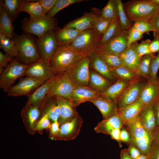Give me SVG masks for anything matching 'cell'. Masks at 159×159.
Here are the masks:
<instances>
[{"instance_id": "cell-1", "label": "cell", "mask_w": 159, "mask_h": 159, "mask_svg": "<svg viewBox=\"0 0 159 159\" xmlns=\"http://www.w3.org/2000/svg\"><path fill=\"white\" fill-rule=\"evenodd\" d=\"M87 57L73 50L68 45L58 44L49 65L56 74L66 71L79 60Z\"/></svg>"}, {"instance_id": "cell-2", "label": "cell", "mask_w": 159, "mask_h": 159, "mask_svg": "<svg viewBox=\"0 0 159 159\" xmlns=\"http://www.w3.org/2000/svg\"><path fill=\"white\" fill-rule=\"evenodd\" d=\"M125 11L131 22L137 21H149L159 12V7L152 0H132L123 4Z\"/></svg>"}, {"instance_id": "cell-3", "label": "cell", "mask_w": 159, "mask_h": 159, "mask_svg": "<svg viewBox=\"0 0 159 159\" xmlns=\"http://www.w3.org/2000/svg\"><path fill=\"white\" fill-rule=\"evenodd\" d=\"M13 38L18 50L17 58L21 63L30 65L41 59L36 42L29 34L24 33L20 35L14 33Z\"/></svg>"}, {"instance_id": "cell-4", "label": "cell", "mask_w": 159, "mask_h": 159, "mask_svg": "<svg viewBox=\"0 0 159 159\" xmlns=\"http://www.w3.org/2000/svg\"><path fill=\"white\" fill-rule=\"evenodd\" d=\"M102 36L92 28L83 31L69 45L74 51L86 56H90L97 48Z\"/></svg>"}, {"instance_id": "cell-5", "label": "cell", "mask_w": 159, "mask_h": 159, "mask_svg": "<svg viewBox=\"0 0 159 159\" xmlns=\"http://www.w3.org/2000/svg\"><path fill=\"white\" fill-rule=\"evenodd\" d=\"M125 126L130 134L131 142L142 154L147 155L153 143L151 134L143 127L138 117Z\"/></svg>"}, {"instance_id": "cell-6", "label": "cell", "mask_w": 159, "mask_h": 159, "mask_svg": "<svg viewBox=\"0 0 159 159\" xmlns=\"http://www.w3.org/2000/svg\"><path fill=\"white\" fill-rule=\"evenodd\" d=\"M21 28L24 33L35 35L38 38L41 37L48 31L54 30L57 27L56 19L46 15L35 20L26 18L21 21Z\"/></svg>"}, {"instance_id": "cell-7", "label": "cell", "mask_w": 159, "mask_h": 159, "mask_svg": "<svg viewBox=\"0 0 159 159\" xmlns=\"http://www.w3.org/2000/svg\"><path fill=\"white\" fill-rule=\"evenodd\" d=\"M29 65L21 63L17 58H14L0 74V88L7 93L17 79L25 75Z\"/></svg>"}, {"instance_id": "cell-8", "label": "cell", "mask_w": 159, "mask_h": 159, "mask_svg": "<svg viewBox=\"0 0 159 159\" xmlns=\"http://www.w3.org/2000/svg\"><path fill=\"white\" fill-rule=\"evenodd\" d=\"M90 62V56L86 57L65 71L74 85L89 86Z\"/></svg>"}, {"instance_id": "cell-9", "label": "cell", "mask_w": 159, "mask_h": 159, "mask_svg": "<svg viewBox=\"0 0 159 159\" xmlns=\"http://www.w3.org/2000/svg\"><path fill=\"white\" fill-rule=\"evenodd\" d=\"M148 81L146 79L141 76H138L130 82L118 100V108L132 104L138 100Z\"/></svg>"}, {"instance_id": "cell-10", "label": "cell", "mask_w": 159, "mask_h": 159, "mask_svg": "<svg viewBox=\"0 0 159 159\" xmlns=\"http://www.w3.org/2000/svg\"><path fill=\"white\" fill-rule=\"evenodd\" d=\"M41 59L48 65L58 46V42L54 30L47 32L36 42Z\"/></svg>"}, {"instance_id": "cell-11", "label": "cell", "mask_w": 159, "mask_h": 159, "mask_svg": "<svg viewBox=\"0 0 159 159\" xmlns=\"http://www.w3.org/2000/svg\"><path fill=\"white\" fill-rule=\"evenodd\" d=\"M74 85L65 72L59 74L46 96L69 99L74 89Z\"/></svg>"}, {"instance_id": "cell-12", "label": "cell", "mask_w": 159, "mask_h": 159, "mask_svg": "<svg viewBox=\"0 0 159 159\" xmlns=\"http://www.w3.org/2000/svg\"><path fill=\"white\" fill-rule=\"evenodd\" d=\"M45 82L33 77L26 76L21 78L16 85L8 91V96H28Z\"/></svg>"}, {"instance_id": "cell-13", "label": "cell", "mask_w": 159, "mask_h": 159, "mask_svg": "<svg viewBox=\"0 0 159 159\" xmlns=\"http://www.w3.org/2000/svg\"><path fill=\"white\" fill-rule=\"evenodd\" d=\"M83 122L81 117L78 114L69 121L61 125L55 140H70L78 135Z\"/></svg>"}, {"instance_id": "cell-14", "label": "cell", "mask_w": 159, "mask_h": 159, "mask_svg": "<svg viewBox=\"0 0 159 159\" xmlns=\"http://www.w3.org/2000/svg\"><path fill=\"white\" fill-rule=\"evenodd\" d=\"M57 75L50 66L41 59L29 65L25 72V75L45 82L53 76Z\"/></svg>"}, {"instance_id": "cell-15", "label": "cell", "mask_w": 159, "mask_h": 159, "mask_svg": "<svg viewBox=\"0 0 159 159\" xmlns=\"http://www.w3.org/2000/svg\"><path fill=\"white\" fill-rule=\"evenodd\" d=\"M128 31L129 29L121 30L110 42L97 49L119 56L128 47Z\"/></svg>"}, {"instance_id": "cell-16", "label": "cell", "mask_w": 159, "mask_h": 159, "mask_svg": "<svg viewBox=\"0 0 159 159\" xmlns=\"http://www.w3.org/2000/svg\"><path fill=\"white\" fill-rule=\"evenodd\" d=\"M100 94L90 86L75 85L68 99L75 107L86 101H89L100 96Z\"/></svg>"}, {"instance_id": "cell-17", "label": "cell", "mask_w": 159, "mask_h": 159, "mask_svg": "<svg viewBox=\"0 0 159 159\" xmlns=\"http://www.w3.org/2000/svg\"><path fill=\"white\" fill-rule=\"evenodd\" d=\"M138 44L137 41L133 43L119 55L122 66L135 72L142 57L137 51Z\"/></svg>"}, {"instance_id": "cell-18", "label": "cell", "mask_w": 159, "mask_h": 159, "mask_svg": "<svg viewBox=\"0 0 159 159\" xmlns=\"http://www.w3.org/2000/svg\"><path fill=\"white\" fill-rule=\"evenodd\" d=\"M59 74L55 75L28 95L27 104L40 105Z\"/></svg>"}, {"instance_id": "cell-19", "label": "cell", "mask_w": 159, "mask_h": 159, "mask_svg": "<svg viewBox=\"0 0 159 159\" xmlns=\"http://www.w3.org/2000/svg\"><path fill=\"white\" fill-rule=\"evenodd\" d=\"M144 105L138 100L132 104L118 108V114L124 125L126 126L137 119Z\"/></svg>"}, {"instance_id": "cell-20", "label": "cell", "mask_w": 159, "mask_h": 159, "mask_svg": "<svg viewBox=\"0 0 159 159\" xmlns=\"http://www.w3.org/2000/svg\"><path fill=\"white\" fill-rule=\"evenodd\" d=\"M100 10L93 8L90 12L70 21L63 28H72L81 31L92 28L95 18Z\"/></svg>"}, {"instance_id": "cell-21", "label": "cell", "mask_w": 159, "mask_h": 159, "mask_svg": "<svg viewBox=\"0 0 159 159\" xmlns=\"http://www.w3.org/2000/svg\"><path fill=\"white\" fill-rule=\"evenodd\" d=\"M155 102L144 105L138 117L143 127L150 133L157 126L154 107Z\"/></svg>"}, {"instance_id": "cell-22", "label": "cell", "mask_w": 159, "mask_h": 159, "mask_svg": "<svg viewBox=\"0 0 159 159\" xmlns=\"http://www.w3.org/2000/svg\"><path fill=\"white\" fill-rule=\"evenodd\" d=\"M90 101L98 108L103 119H108L118 114V100H110L100 96Z\"/></svg>"}, {"instance_id": "cell-23", "label": "cell", "mask_w": 159, "mask_h": 159, "mask_svg": "<svg viewBox=\"0 0 159 159\" xmlns=\"http://www.w3.org/2000/svg\"><path fill=\"white\" fill-rule=\"evenodd\" d=\"M90 56V67L113 83H114L117 79L114 75L111 69L102 59L95 52Z\"/></svg>"}, {"instance_id": "cell-24", "label": "cell", "mask_w": 159, "mask_h": 159, "mask_svg": "<svg viewBox=\"0 0 159 159\" xmlns=\"http://www.w3.org/2000/svg\"><path fill=\"white\" fill-rule=\"evenodd\" d=\"M60 110L58 122L60 125L71 120L78 114L75 107L68 99L55 97Z\"/></svg>"}, {"instance_id": "cell-25", "label": "cell", "mask_w": 159, "mask_h": 159, "mask_svg": "<svg viewBox=\"0 0 159 159\" xmlns=\"http://www.w3.org/2000/svg\"><path fill=\"white\" fill-rule=\"evenodd\" d=\"M124 125L118 114L108 119H103L98 123L94 130L97 133L109 135L112 130L116 128L122 129Z\"/></svg>"}, {"instance_id": "cell-26", "label": "cell", "mask_w": 159, "mask_h": 159, "mask_svg": "<svg viewBox=\"0 0 159 159\" xmlns=\"http://www.w3.org/2000/svg\"><path fill=\"white\" fill-rule=\"evenodd\" d=\"M130 82L117 79L100 96L110 100H118L129 85Z\"/></svg>"}, {"instance_id": "cell-27", "label": "cell", "mask_w": 159, "mask_h": 159, "mask_svg": "<svg viewBox=\"0 0 159 159\" xmlns=\"http://www.w3.org/2000/svg\"><path fill=\"white\" fill-rule=\"evenodd\" d=\"M113 83L93 69L90 70L89 86L99 93L104 92Z\"/></svg>"}, {"instance_id": "cell-28", "label": "cell", "mask_w": 159, "mask_h": 159, "mask_svg": "<svg viewBox=\"0 0 159 159\" xmlns=\"http://www.w3.org/2000/svg\"><path fill=\"white\" fill-rule=\"evenodd\" d=\"M83 31L72 28H61L57 26L54 30L58 44L68 45L72 43Z\"/></svg>"}, {"instance_id": "cell-29", "label": "cell", "mask_w": 159, "mask_h": 159, "mask_svg": "<svg viewBox=\"0 0 159 159\" xmlns=\"http://www.w3.org/2000/svg\"><path fill=\"white\" fill-rule=\"evenodd\" d=\"M159 98V89L157 81L156 82L148 81L138 100L145 105L155 101Z\"/></svg>"}, {"instance_id": "cell-30", "label": "cell", "mask_w": 159, "mask_h": 159, "mask_svg": "<svg viewBox=\"0 0 159 159\" xmlns=\"http://www.w3.org/2000/svg\"><path fill=\"white\" fill-rule=\"evenodd\" d=\"M25 11L30 15V19L35 20L42 18L45 15L40 4L37 0H26L20 9V11Z\"/></svg>"}, {"instance_id": "cell-31", "label": "cell", "mask_w": 159, "mask_h": 159, "mask_svg": "<svg viewBox=\"0 0 159 159\" xmlns=\"http://www.w3.org/2000/svg\"><path fill=\"white\" fill-rule=\"evenodd\" d=\"M11 18L4 7L0 4V33L12 39L15 33Z\"/></svg>"}, {"instance_id": "cell-32", "label": "cell", "mask_w": 159, "mask_h": 159, "mask_svg": "<svg viewBox=\"0 0 159 159\" xmlns=\"http://www.w3.org/2000/svg\"><path fill=\"white\" fill-rule=\"evenodd\" d=\"M121 31L119 17L113 20L110 26L103 35L97 48L108 43L118 35Z\"/></svg>"}, {"instance_id": "cell-33", "label": "cell", "mask_w": 159, "mask_h": 159, "mask_svg": "<svg viewBox=\"0 0 159 159\" xmlns=\"http://www.w3.org/2000/svg\"><path fill=\"white\" fill-rule=\"evenodd\" d=\"M26 0H3L0 4L5 9L12 21L17 18L20 11V9Z\"/></svg>"}, {"instance_id": "cell-34", "label": "cell", "mask_w": 159, "mask_h": 159, "mask_svg": "<svg viewBox=\"0 0 159 159\" xmlns=\"http://www.w3.org/2000/svg\"><path fill=\"white\" fill-rule=\"evenodd\" d=\"M42 110L40 105L27 104L21 112L23 117L26 118L30 127L33 128L36 122L38 119Z\"/></svg>"}, {"instance_id": "cell-35", "label": "cell", "mask_w": 159, "mask_h": 159, "mask_svg": "<svg viewBox=\"0 0 159 159\" xmlns=\"http://www.w3.org/2000/svg\"><path fill=\"white\" fill-rule=\"evenodd\" d=\"M0 47L10 55L15 58L18 57V50L14 40L0 33Z\"/></svg>"}, {"instance_id": "cell-36", "label": "cell", "mask_w": 159, "mask_h": 159, "mask_svg": "<svg viewBox=\"0 0 159 159\" xmlns=\"http://www.w3.org/2000/svg\"><path fill=\"white\" fill-rule=\"evenodd\" d=\"M112 20L103 17L100 14V10L95 18L92 28L98 34L103 36L110 26Z\"/></svg>"}, {"instance_id": "cell-37", "label": "cell", "mask_w": 159, "mask_h": 159, "mask_svg": "<svg viewBox=\"0 0 159 159\" xmlns=\"http://www.w3.org/2000/svg\"><path fill=\"white\" fill-rule=\"evenodd\" d=\"M111 69L117 79H120L127 82H130L138 76L135 71L122 66Z\"/></svg>"}, {"instance_id": "cell-38", "label": "cell", "mask_w": 159, "mask_h": 159, "mask_svg": "<svg viewBox=\"0 0 159 159\" xmlns=\"http://www.w3.org/2000/svg\"><path fill=\"white\" fill-rule=\"evenodd\" d=\"M110 68L122 66L119 56L97 49L95 52Z\"/></svg>"}, {"instance_id": "cell-39", "label": "cell", "mask_w": 159, "mask_h": 159, "mask_svg": "<svg viewBox=\"0 0 159 159\" xmlns=\"http://www.w3.org/2000/svg\"><path fill=\"white\" fill-rule=\"evenodd\" d=\"M154 55H146L142 58L140 63L135 72L138 76H141L149 80L151 60Z\"/></svg>"}, {"instance_id": "cell-40", "label": "cell", "mask_w": 159, "mask_h": 159, "mask_svg": "<svg viewBox=\"0 0 159 159\" xmlns=\"http://www.w3.org/2000/svg\"><path fill=\"white\" fill-rule=\"evenodd\" d=\"M100 14L103 17L111 20L118 18L116 0H109L106 6L100 10Z\"/></svg>"}, {"instance_id": "cell-41", "label": "cell", "mask_w": 159, "mask_h": 159, "mask_svg": "<svg viewBox=\"0 0 159 159\" xmlns=\"http://www.w3.org/2000/svg\"><path fill=\"white\" fill-rule=\"evenodd\" d=\"M87 1L88 0H57L53 8L46 15L51 18H54L57 13L66 7L74 4Z\"/></svg>"}, {"instance_id": "cell-42", "label": "cell", "mask_w": 159, "mask_h": 159, "mask_svg": "<svg viewBox=\"0 0 159 159\" xmlns=\"http://www.w3.org/2000/svg\"><path fill=\"white\" fill-rule=\"evenodd\" d=\"M118 9V17L121 30L129 29L132 25L127 18L121 0H116Z\"/></svg>"}, {"instance_id": "cell-43", "label": "cell", "mask_w": 159, "mask_h": 159, "mask_svg": "<svg viewBox=\"0 0 159 159\" xmlns=\"http://www.w3.org/2000/svg\"><path fill=\"white\" fill-rule=\"evenodd\" d=\"M159 69V52L152 57L150 63V71L148 81L151 82H157L159 78L157 73Z\"/></svg>"}, {"instance_id": "cell-44", "label": "cell", "mask_w": 159, "mask_h": 159, "mask_svg": "<svg viewBox=\"0 0 159 159\" xmlns=\"http://www.w3.org/2000/svg\"><path fill=\"white\" fill-rule=\"evenodd\" d=\"M143 33L149 34L150 32H156L155 28L149 21L139 20L134 22L132 27Z\"/></svg>"}, {"instance_id": "cell-45", "label": "cell", "mask_w": 159, "mask_h": 159, "mask_svg": "<svg viewBox=\"0 0 159 159\" xmlns=\"http://www.w3.org/2000/svg\"><path fill=\"white\" fill-rule=\"evenodd\" d=\"M151 40L149 39L142 41L141 43L138 44L137 47V51L139 55L141 57L145 55H153L150 52V45Z\"/></svg>"}, {"instance_id": "cell-46", "label": "cell", "mask_w": 159, "mask_h": 159, "mask_svg": "<svg viewBox=\"0 0 159 159\" xmlns=\"http://www.w3.org/2000/svg\"><path fill=\"white\" fill-rule=\"evenodd\" d=\"M143 33L131 27L129 29L128 36V47L133 43L143 37Z\"/></svg>"}, {"instance_id": "cell-47", "label": "cell", "mask_w": 159, "mask_h": 159, "mask_svg": "<svg viewBox=\"0 0 159 159\" xmlns=\"http://www.w3.org/2000/svg\"><path fill=\"white\" fill-rule=\"evenodd\" d=\"M51 125L48 114L46 112H44L42 116L36 125L35 129L37 130H40L49 128Z\"/></svg>"}, {"instance_id": "cell-48", "label": "cell", "mask_w": 159, "mask_h": 159, "mask_svg": "<svg viewBox=\"0 0 159 159\" xmlns=\"http://www.w3.org/2000/svg\"><path fill=\"white\" fill-rule=\"evenodd\" d=\"M37 1L40 4L44 14L46 15L53 8L57 0H38Z\"/></svg>"}, {"instance_id": "cell-49", "label": "cell", "mask_w": 159, "mask_h": 159, "mask_svg": "<svg viewBox=\"0 0 159 159\" xmlns=\"http://www.w3.org/2000/svg\"><path fill=\"white\" fill-rule=\"evenodd\" d=\"M153 32L154 39L150 45V51L153 54L159 52V34L156 32Z\"/></svg>"}, {"instance_id": "cell-50", "label": "cell", "mask_w": 159, "mask_h": 159, "mask_svg": "<svg viewBox=\"0 0 159 159\" xmlns=\"http://www.w3.org/2000/svg\"><path fill=\"white\" fill-rule=\"evenodd\" d=\"M14 57L6 53L4 54L0 52V66L6 68L14 59Z\"/></svg>"}, {"instance_id": "cell-51", "label": "cell", "mask_w": 159, "mask_h": 159, "mask_svg": "<svg viewBox=\"0 0 159 159\" xmlns=\"http://www.w3.org/2000/svg\"><path fill=\"white\" fill-rule=\"evenodd\" d=\"M148 156L150 159H159V145L153 142Z\"/></svg>"}, {"instance_id": "cell-52", "label": "cell", "mask_w": 159, "mask_h": 159, "mask_svg": "<svg viewBox=\"0 0 159 159\" xmlns=\"http://www.w3.org/2000/svg\"><path fill=\"white\" fill-rule=\"evenodd\" d=\"M129 143V146L127 149V150L132 158L133 159H136L142 153L131 142Z\"/></svg>"}, {"instance_id": "cell-53", "label": "cell", "mask_w": 159, "mask_h": 159, "mask_svg": "<svg viewBox=\"0 0 159 159\" xmlns=\"http://www.w3.org/2000/svg\"><path fill=\"white\" fill-rule=\"evenodd\" d=\"M60 125L58 121L54 122L51 124L49 128L50 137L51 138L54 139L59 133Z\"/></svg>"}, {"instance_id": "cell-54", "label": "cell", "mask_w": 159, "mask_h": 159, "mask_svg": "<svg viewBox=\"0 0 159 159\" xmlns=\"http://www.w3.org/2000/svg\"><path fill=\"white\" fill-rule=\"evenodd\" d=\"M120 139L121 142L130 143L131 142V138L130 134L127 130L122 128L120 132Z\"/></svg>"}, {"instance_id": "cell-55", "label": "cell", "mask_w": 159, "mask_h": 159, "mask_svg": "<svg viewBox=\"0 0 159 159\" xmlns=\"http://www.w3.org/2000/svg\"><path fill=\"white\" fill-rule=\"evenodd\" d=\"M121 129L120 128L114 129L111 131L109 134L112 139L118 142L120 147L122 146L120 139V134Z\"/></svg>"}, {"instance_id": "cell-56", "label": "cell", "mask_w": 159, "mask_h": 159, "mask_svg": "<svg viewBox=\"0 0 159 159\" xmlns=\"http://www.w3.org/2000/svg\"><path fill=\"white\" fill-rule=\"evenodd\" d=\"M149 21L155 28L156 32L159 34V12L152 17Z\"/></svg>"}, {"instance_id": "cell-57", "label": "cell", "mask_w": 159, "mask_h": 159, "mask_svg": "<svg viewBox=\"0 0 159 159\" xmlns=\"http://www.w3.org/2000/svg\"><path fill=\"white\" fill-rule=\"evenodd\" d=\"M151 134L153 142L159 145V125L155 127Z\"/></svg>"}, {"instance_id": "cell-58", "label": "cell", "mask_w": 159, "mask_h": 159, "mask_svg": "<svg viewBox=\"0 0 159 159\" xmlns=\"http://www.w3.org/2000/svg\"><path fill=\"white\" fill-rule=\"evenodd\" d=\"M155 112L156 118L157 125H159V98L156 100L154 104Z\"/></svg>"}, {"instance_id": "cell-59", "label": "cell", "mask_w": 159, "mask_h": 159, "mask_svg": "<svg viewBox=\"0 0 159 159\" xmlns=\"http://www.w3.org/2000/svg\"><path fill=\"white\" fill-rule=\"evenodd\" d=\"M120 155V159H133L129 153L127 149L122 150Z\"/></svg>"}, {"instance_id": "cell-60", "label": "cell", "mask_w": 159, "mask_h": 159, "mask_svg": "<svg viewBox=\"0 0 159 159\" xmlns=\"http://www.w3.org/2000/svg\"><path fill=\"white\" fill-rule=\"evenodd\" d=\"M136 159H148V155L142 154Z\"/></svg>"}, {"instance_id": "cell-61", "label": "cell", "mask_w": 159, "mask_h": 159, "mask_svg": "<svg viewBox=\"0 0 159 159\" xmlns=\"http://www.w3.org/2000/svg\"><path fill=\"white\" fill-rule=\"evenodd\" d=\"M153 3L159 7V0H152Z\"/></svg>"}, {"instance_id": "cell-62", "label": "cell", "mask_w": 159, "mask_h": 159, "mask_svg": "<svg viewBox=\"0 0 159 159\" xmlns=\"http://www.w3.org/2000/svg\"><path fill=\"white\" fill-rule=\"evenodd\" d=\"M4 68L0 66V74H1L3 72L4 70Z\"/></svg>"}, {"instance_id": "cell-63", "label": "cell", "mask_w": 159, "mask_h": 159, "mask_svg": "<svg viewBox=\"0 0 159 159\" xmlns=\"http://www.w3.org/2000/svg\"><path fill=\"white\" fill-rule=\"evenodd\" d=\"M157 83H158V87H159V78L157 81Z\"/></svg>"}, {"instance_id": "cell-64", "label": "cell", "mask_w": 159, "mask_h": 159, "mask_svg": "<svg viewBox=\"0 0 159 159\" xmlns=\"http://www.w3.org/2000/svg\"><path fill=\"white\" fill-rule=\"evenodd\" d=\"M148 159H149V158H148Z\"/></svg>"}]
</instances>
